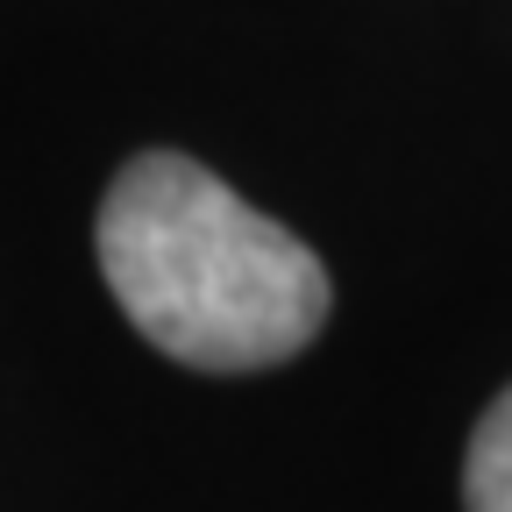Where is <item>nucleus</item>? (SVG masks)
Masks as SVG:
<instances>
[{
    "instance_id": "2",
    "label": "nucleus",
    "mask_w": 512,
    "mask_h": 512,
    "mask_svg": "<svg viewBox=\"0 0 512 512\" xmlns=\"http://www.w3.org/2000/svg\"><path fill=\"white\" fill-rule=\"evenodd\" d=\"M463 505H470V512H512V392H498L491 413H484L477 434H470Z\"/></svg>"
},
{
    "instance_id": "1",
    "label": "nucleus",
    "mask_w": 512,
    "mask_h": 512,
    "mask_svg": "<svg viewBox=\"0 0 512 512\" xmlns=\"http://www.w3.org/2000/svg\"><path fill=\"white\" fill-rule=\"evenodd\" d=\"M100 278L192 370H264L328 320L320 256L178 150H143L100 200Z\"/></svg>"
}]
</instances>
